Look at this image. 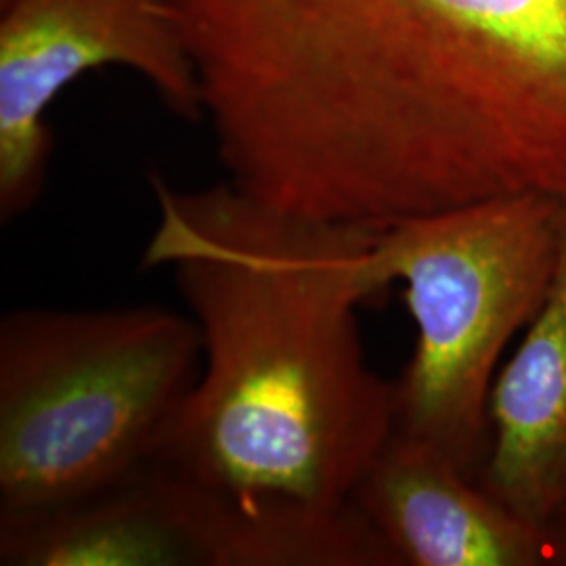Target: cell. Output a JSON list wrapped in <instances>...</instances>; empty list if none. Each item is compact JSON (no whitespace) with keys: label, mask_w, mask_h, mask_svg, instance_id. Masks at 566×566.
<instances>
[{"label":"cell","mask_w":566,"mask_h":566,"mask_svg":"<svg viewBox=\"0 0 566 566\" xmlns=\"http://www.w3.org/2000/svg\"><path fill=\"white\" fill-rule=\"evenodd\" d=\"M227 181L388 227L566 200V0H170Z\"/></svg>","instance_id":"obj_1"},{"label":"cell","mask_w":566,"mask_h":566,"mask_svg":"<svg viewBox=\"0 0 566 566\" xmlns=\"http://www.w3.org/2000/svg\"><path fill=\"white\" fill-rule=\"evenodd\" d=\"M143 252L198 325L202 367L156 458L254 502L343 510L395 430V382L365 355L378 229L292 217L224 181L156 177Z\"/></svg>","instance_id":"obj_2"},{"label":"cell","mask_w":566,"mask_h":566,"mask_svg":"<svg viewBox=\"0 0 566 566\" xmlns=\"http://www.w3.org/2000/svg\"><path fill=\"white\" fill-rule=\"evenodd\" d=\"M202 367L189 313L11 308L0 319V516L86 497L158 455Z\"/></svg>","instance_id":"obj_3"},{"label":"cell","mask_w":566,"mask_h":566,"mask_svg":"<svg viewBox=\"0 0 566 566\" xmlns=\"http://www.w3.org/2000/svg\"><path fill=\"white\" fill-rule=\"evenodd\" d=\"M566 200L542 193L465 203L380 227L371 263L405 285L418 340L395 382V430L479 476L491 449L489 399L510 340L554 280Z\"/></svg>","instance_id":"obj_4"},{"label":"cell","mask_w":566,"mask_h":566,"mask_svg":"<svg viewBox=\"0 0 566 566\" xmlns=\"http://www.w3.org/2000/svg\"><path fill=\"white\" fill-rule=\"evenodd\" d=\"M2 566H395L353 504L254 502L160 458L63 506L0 516Z\"/></svg>","instance_id":"obj_5"},{"label":"cell","mask_w":566,"mask_h":566,"mask_svg":"<svg viewBox=\"0 0 566 566\" xmlns=\"http://www.w3.org/2000/svg\"><path fill=\"white\" fill-rule=\"evenodd\" d=\"M0 219L41 198L46 112L82 74L118 65L182 120H202L200 84L170 0H0Z\"/></svg>","instance_id":"obj_6"},{"label":"cell","mask_w":566,"mask_h":566,"mask_svg":"<svg viewBox=\"0 0 566 566\" xmlns=\"http://www.w3.org/2000/svg\"><path fill=\"white\" fill-rule=\"evenodd\" d=\"M350 504L397 566H549L544 528L446 453L397 430L365 468Z\"/></svg>","instance_id":"obj_7"},{"label":"cell","mask_w":566,"mask_h":566,"mask_svg":"<svg viewBox=\"0 0 566 566\" xmlns=\"http://www.w3.org/2000/svg\"><path fill=\"white\" fill-rule=\"evenodd\" d=\"M491 449L476 481L546 528L566 504V202L546 301L491 388Z\"/></svg>","instance_id":"obj_8"},{"label":"cell","mask_w":566,"mask_h":566,"mask_svg":"<svg viewBox=\"0 0 566 566\" xmlns=\"http://www.w3.org/2000/svg\"><path fill=\"white\" fill-rule=\"evenodd\" d=\"M544 531L549 549V566H566V504L554 514Z\"/></svg>","instance_id":"obj_9"}]
</instances>
